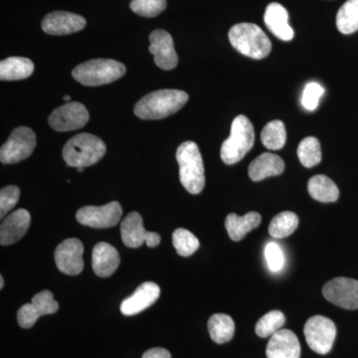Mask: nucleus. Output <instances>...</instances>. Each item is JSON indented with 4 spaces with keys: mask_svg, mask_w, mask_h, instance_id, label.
Instances as JSON below:
<instances>
[{
    "mask_svg": "<svg viewBox=\"0 0 358 358\" xmlns=\"http://www.w3.org/2000/svg\"><path fill=\"white\" fill-rule=\"evenodd\" d=\"M265 258L271 272H280L285 265L284 252L279 244L270 242L265 248Z\"/></svg>",
    "mask_w": 358,
    "mask_h": 358,
    "instance_id": "c9c22d12",
    "label": "nucleus"
},
{
    "mask_svg": "<svg viewBox=\"0 0 358 358\" xmlns=\"http://www.w3.org/2000/svg\"><path fill=\"white\" fill-rule=\"evenodd\" d=\"M124 74V65L112 59H93L78 65L72 72L77 82L90 87L113 83Z\"/></svg>",
    "mask_w": 358,
    "mask_h": 358,
    "instance_id": "423d86ee",
    "label": "nucleus"
},
{
    "mask_svg": "<svg viewBox=\"0 0 358 358\" xmlns=\"http://www.w3.org/2000/svg\"><path fill=\"white\" fill-rule=\"evenodd\" d=\"M141 358H171V355L166 348H155L147 350Z\"/></svg>",
    "mask_w": 358,
    "mask_h": 358,
    "instance_id": "e433bc0d",
    "label": "nucleus"
},
{
    "mask_svg": "<svg viewBox=\"0 0 358 358\" xmlns=\"http://www.w3.org/2000/svg\"><path fill=\"white\" fill-rule=\"evenodd\" d=\"M228 37L233 48L242 55L256 60L267 57L272 50L271 40L254 23H239L233 26Z\"/></svg>",
    "mask_w": 358,
    "mask_h": 358,
    "instance_id": "f03ea898",
    "label": "nucleus"
},
{
    "mask_svg": "<svg viewBox=\"0 0 358 358\" xmlns=\"http://www.w3.org/2000/svg\"><path fill=\"white\" fill-rule=\"evenodd\" d=\"M122 209L117 201L103 205V206H84L78 210V222L89 227L103 229L117 225L121 220Z\"/></svg>",
    "mask_w": 358,
    "mask_h": 358,
    "instance_id": "1a4fd4ad",
    "label": "nucleus"
},
{
    "mask_svg": "<svg viewBox=\"0 0 358 358\" xmlns=\"http://www.w3.org/2000/svg\"><path fill=\"white\" fill-rule=\"evenodd\" d=\"M308 192L317 201L324 203L336 202L339 197V190L336 183L326 176H313L308 182Z\"/></svg>",
    "mask_w": 358,
    "mask_h": 358,
    "instance_id": "393cba45",
    "label": "nucleus"
},
{
    "mask_svg": "<svg viewBox=\"0 0 358 358\" xmlns=\"http://www.w3.org/2000/svg\"><path fill=\"white\" fill-rule=\"evenodd\" d=\"M284 171L285 162L279 155L265 152L250 164L248 173L249 178L257 182L271 176H280Z\"/></svg>",
    "mask_w": 358,
    "mask_h": 358,
    "instance_id": "4be33fe9",
    "label": "nucleus"
},
{
    "mask_svg": "<svg viewBox=\"0 0 358 358\" xmlns=\"http://www.w3.org/2000/svg\"><path fill=\"white\" fill-rule=\"evenodd\" d=\"M166 0H133L131 9L143 17H155L166 8Z\"/></svg>",
    "mask_w": 358,
    "mask_h": 358,
    "instance_id": "473e14b6",
    "label": "nucleus"
},
{
    "mask_svg": "<svg viewBox=\"0 0 358 358\" xmlns=\"http://www.w3.org/2000/svg\"><path fill=\"white\" fill-rule=\"evenodd\" d=\"M266 355L268 358H300L301 345L298 336L289 329H280L271 336Z\"/></svg>",
    "mask_w": 358,
    "mask_h": 358,
    "instance_id": "6ab92c4d",
    "label": "nucleus"
},
{
    "mask_svg": "<svg viewBox=\"0 0 358 358\" xmlns=\"http://www.w3.org/2000/svg\"><path fill=\"white\" fill-rule=\"evenodd\" d=\"M34 71V64L30 59L9 57L0 62L1 81H18L30 77Z\"/></svg>",
    "mask_w": 358,
    "mask_h": 358,
    "instance_id": "b1692460",
    "label": "nucleus"
},
{
    "mask_svg": "<svg viewBox=\"0 0 358 358\" xmlns=\"http://www.w3.org/2000/svg\"><path fill=\"white\" fill-rule=\"evenodd\" d=\"M327 301L346 310L358 308V281L352 278L339 277L331 280L322 288Z\"/></svg>",
    "mask_w": 358,
    "mask_h": 358,
    "instance_id": "9d476101",
    "label": "nucleus"
},
{
    "mask_svg": "<svg viewBox=\"0 0 358 358\" xmlns=\"http://www.w3.org/2000/svg\"><path fill=\"white\" fill-rule=\"evenodd\" d=\"M173 243L178 255L192 256L199 248V241L190 231L178 228L173 234Z\"/></svg>",
    "mask_w": 358,
    "mask_h": 358,
    "instance_id": "2f4dec72",
    "label": "nucleus"
},
{
    "mask_svg": "<svg viewBox=\"0 0 358 358\" xmlns=\"http://www.w3.org/2000/svg\"><path fill=\"white\" fill-rule=\"evenodd\" d=\"M261 141L268 150H279L284 148L287 141L284 122L280 120L268 122L261 134Z\"/></svg>",
    "mask_w": 358,
    "mask_h": 358,
    "instance_id": "c85d7f7f",
    "label": "nucleus"
},
{
    "mask_svg": "<svg viewBox=\"0 0 358 358\" xmlns=\"http://www.w3.org/2000/svg\"><path fill=\"white\" fill-rule=\"evenodd\" d=\"M264 21L273 34L282 41L293 40L294 33L289 24V13L282 4L273 2L266 8Z\"/></svg>",
    "mask_w": 358,
    "mask_h": 358,
    "instance_id": "412c9836",
    "label": "nucleus"
},
{
    "mask_svg": "<svg viewBox=\"0 0 358 358\" xmlns=\"http://www.w3.org/2000/svg\"><path fill=\"white\" fill-rule=\"evenodd\" d=\"M89 112L83 103L68 102L52 112L49 124L57 131H70L86 126L89 121Z\"/></svg>",
    "mask_w": 358,
    "mask_h": 358,
    "instance_id": "9b49d317",
    "label": "nucleus"
},
{
    "mask_svg": "<svg viewBox=\"0 0 358 358\" xmlns=\"http://www.w3.org/2000/svg\"><path fill=\"white\" fill-rule=\"evenodd\" d=\"M122 239L124 244L129 248H138L145 243L150 248L159 246V234L148 232L143 227V218L138 212H131L124 219L121 225Z\"/></svg>",
    "mask_w": 358,
    "mask_h": 358,
    "instance_id": "f8f14e48",
    "label": "nucleus"
},
{
    "mask_svg": "<svg viewBox=\"0 0 358 358\" xmlns=\"http://www.w3.org/2000/svg\"><path fill=\"white\" fill-rule=\"evenodd\" d=\"M105 143L91 134H79L73 136L63 148V159L72 167L93 166L106 154Z\"/></svg>",
    "mask_w": 358,
    "mask_h": 358,
    "instance_id": "20e7f679",
    "label": "nucleus"
},
{
    "mask_svg": "<svg viewBox=\"0 0 358 358\" xmlns=\"http://www.w3.org/2000/svg\"><path fill=\"white\" fill-rule=\"evenodd\" d=\"M336 26L339 32L348 35L358 30V0H348L339 8L336 15Z\"/></svg>",
    "mask_w": 358,
    "mask_h": 358,
    "instance_id": "cd10ccee",
    "label": "nucleus"
},
{
    "mask_svg": "<svg viewBox=\"0 0 358 358\" xmlns=\"http://www.w3.org/2000/svg\"><path fill=\"white\" fill-rule=\"evenodd\" d=\"M255 141V131L252 122L244 115H238L231 124L229 138L224 141L220 155L224 164H237L248 154Z\"/></svg>",
    "mask_w": 358,
    "mask_h": 358,
    "instance_id": "39448f33",
    "label": "nucleus"
},
{
    "mask_svg": "<svg viewBox=\"0 0 358 358\" xmlns=\"http://www.w3.org/2000/svg\"><path fill=\"white\" fill-rule=\"evenodd\" d=\"M208 331L214 343L218 345L228 343L234 336V320L225 313H215L208 320Z\"/></svg>",
    "mask_w": 358,
    "mask_h": 358,
    "instance_id": "a878e982",
    "label": "nucleus"
},
{
    "mask_svg": "<svg viewBox=\"0 0 358 358\" xmlns=\"http://www.w3.org/2000/svg\"><path fill=\"white\" fill-rule=\"evenodd\" d=\"M63 100H64L65 102H67V103L71 102V96L66 95V96H64V98H63Z\"/></svg>",
    "mask_w": 358,
    "mask_h": 358,
    "instance_id": "58836bf2",
    "label": "nucleus"
},
{
    "mask_svg": "<svg viewBox=\"0 0 358 358\" xmlns=\"http://www.w3.org/2000/svg\"><path fill=\"white\" fill-rule=\"evenodd\" d=\"M4 287V279L2 275H0V289H3Z\"/></svg>",
    "mask_w": 358,
    "mask_h": 358,
    "instance_id": "4c0bfd02",
    "label": "nucleus"
},
{
    "mask_svg": "<svg viewBox=\"0 0 358 358\" xmlns=\"http://www.w3.org/2000/svg\"><path fill=\"white\" fill-rule=\"evenodd\" d=\"M181 185L192 194H199L205 185L203 159L193 141L181 143L176 152Z\"/></svg>",
    "mask_w": 358,
    "mask_h": 358,
    "instance_id": "7ed1b4c3",
    "label": "nucleus"
},
{
    "mask_svg": "<svg viewBox=\"0 0 358 358\" xmlns=\"http://www.w3.org/2000/svg\"><path fill=\"white\" fill-rule=\"evenodd\" d=\"M298 157L303 166L310 169L322 162V148L320 141L315 136H308L298 147Z\"/></svg>",
    "mask_w": 358,
    "mask_h": 358,
    "instance_id": "c756f323",
    "label": "nucleus"
},
{
    "mask_svg": "<svg viewBox=\"0 0 358 358\" xmlns=\"http://www.w3.org/2000/svg\"><path fill=\"white\" fill-rule=\"evenodd\" d=\"M121 258L119 252L112 245L100 242L94 247L92 253V267L96 275L108 278L119 267Z\"/></svg>",
    "mask_w": 358,
    "mask_h": 358,
    "instance_id": "aec40b11",
    "label": "nucleus"
},
{
    "mask_svg": "<svg viewBox=\"0 0 358 358\" xmlns=\"http://www.w3.org/2000/svg\"><path fill=\"white\" fill-rule=\"evenodd\" d=\"M285 322H286V317H285L284 313L277 310H271L263 315L257 322L255 327L257 336L263 338L272 336L273 334L282 329Z\"/></svg>",
    "mask_w": 358,
    "mask_h": 358,
    "instance_id": "7c9ffc66",
    "label": "nucleus"
},
{
    "mask_svg": "<svg viewBox=\"0 0 358 358\" xmlns=\"http://www.w3.org/2000/svg\"><path fill=\"white\" fill-rule=\"evenodd\" d=\"M187 93L180 90H159L141 98L134 115L141 120H162L178 113L187 103Z\"/></svg>",
    "mask_w": 358,
    "mask_h": 358,
    "instance_id": "f257e3e1",
    "label": "nucleus"
},
{
    "mask_svg": "<svg viewBox=\"0 0 358 358\" xmlns=\"http://www.w3.org/2000/svg\"><path fill=\"white\" fill-rule=\"evenodd\" d=\"M324 89L317 82H310L305 87L301 96V105L308 110H315L319 106Z\"/></svg>",
    "mask_w": 358,
    "mask_h": 358,
    "instance_id": "72a5a7b5",
    "label": "nucleus"
},
{
    "mask_svg": "<svg viewBox=\"0 0 358 358\" xmlns=\"http://www.w3.org/2000/svg\"><path fill=\"white\" fill-rule=\"evenodd\" d=\"M84 169L85 167H78V171H79V173H82V171H84Z\"/></svg>",
    "mask_w": 358,
    "mask_h": 358,
    "instance_id": "ea45409f",
    "label": "nucleus"
},
{
    "mask_svg": "<svg viewBox=\"0 0 358 358\" xmlns=\"http://www.w3.org/2000/svg\"><path fill=\"white\" fill-rule=\"evenodd\" d=\"M36 148V136L27 127L14 129L0 150V160L4 164H17L32 155Z\"/></svg>",
    "mask_w": 358,
    "mask_h": 358,
    "instance_id": "0eeeda50",
    "label": "nucleus"
},
{
    "mask_svg": "<svg viewBox=\"0 0 358 358\" xmlns=\"http://www.w3.org/2000/svg\"><path fill=\"white\" fill-rule=\"evenodd\" d=\"M306 341L313 352L327 355L333 348L336 336V327L333 320L322 315H315L303 327Z\"/></svg>",
    "mask_w": 358,
    "mask_h": 358,
    "instance_id": "6e6552de",
    "label": "nucleus"
},
{
    "mask_svg": "<svg viewBox=\"0 0 358 358\" xmlns=\"http://www.w3.org/2000/svg\"><path fill=\"white\" fill-rule=\"evenodd\" d=\"M59 310L58 301L54 300L50 291H42L33 296L31 303H25L20 308L17 320L22 329L34 326L41 315H52Z\"/></svg>",
    "mask_w": 358,
    "mask_h": 358,
    "instance_id": "ddd939ff",
    "label": "nucleus"
},
{
    "mask_svg": "<svg viewBox=\"0 0 358 358\" xmlns=\"http://www.w3.org/2000/svg\"><path fill=\"white\" fill-rule=\"evenodd\" d=\"M41 26L47 34L62 36L81 31L86 26V20L78 14L54 11L45 16Z\"/></svg>",
    "mask_w": 358,
    "mask_h": 358,
    "instance_id": "dca6fc26",
    "label": "nucleus"
},
{
    "mask_svg": "<svg viewBox=\"0 0 358 358\" xmlns=\"http://www.w3.org/2000/svg\"><path fill=\"white\" fill-rule=\"evenodd\" d=\"M84 246L76 238L66 239L55 250V263L60 272L76 275L84 268Z\"/></svg>",
    "mask_w": 358,
    "mask_h": 358,
    "instance_id": "4468645a",
    "label": "nucleus"
},
{
    "mask_svg": "<svg viewBox=\"0 0 358 358\" xmlns=\"http://www.w3.org/2000/svg\"><path fill=\"white\" fill-rule=\"evenodd\" d=\"M31 222V216L26 209H17L4 218L0 226V244L9 246L24 236Z\"/></svg>",
    "mask_w": 358,
    "mask_h": 358,
    "instance_id": "a211bd4d",
    "label": "nucleus"
},
{
    "mask_svg": "<svg viewBox=\"0 0 358 358\" xmlns=\"http://www.w3.org/2000/svg\"><path fill=\"white\" fill-rule=\"evenodd\" d=\"M299 217L291 211H284L275 215L268 226V233L275 239H282L293 234L299 226Z\"/></svg>",
    "mask_w": 358,
    "mask_h": 358,
    "instance_id": "bb28decb",
    "label": "nucleus"
},
{
    "mask_svg": "<svg viewBox=\"0 0 358 358\" xmlns=\"http://www.w3.org/2000/svg\"><path fill=\"white\" fill-rule=\"evenodd\" d=\"M20 197V189L15 185H8L0 192V217L3 218L13 210Z\"/></svg>",
    "mask_w": 358,
    "mask_h": 358,
    "instance_id": "f704fd0d",
    "label": "nucleus"
},
{
    "mask_svg": "<svg viewBox=\"0 0 358 358\" xmlns=\"http://www.w3.org/2000/svg\"><path fill=\"white\" fill-rule=\"evenodd\" d=\"M261 221L262 218L257 212H249L244 216L231 213L226 217L225 227L233 241H241L249 232L260 225Z\"/></svg>",
    "mask_w": 358,
    "mask_h": 358,
    "instance_id": "5701e85b",
    "label": "nucleus"
},
{
    "mask_svg": "<svg viewBox=\"0 0 358 358\" xmlns=\"http://www.w3.org/2000/svg\"><path fill=\"white\" fill-rule=\"evenodd\" d=\"M150 50L155 63L162 70H173L178 66V57L174 49L173 39L166 30L157 29L150 33Z\"/></svg>",
    "mask_w": 358,
    "mask_h": 358,
    "instance_id": "2eb2a0df",
    "label": "nucleus"
},
{
    "mask_svg": "<svg viewBox=\"0 0 358 358\" xmlns=\"http://www.w3.org/2000/svg\"><path fill=\"white\" fill-rule=\"evenodd\" d=\"M159 287L155 282H143L131 296L122 301L121 312L127 317L138 315L154 305L159 298Z\"/></svg>",
    "mask_w": 358,
    "mask_h": 358,
    "instance_id": "f3484780",
    "label": "nucleus"
}]
</instances>
